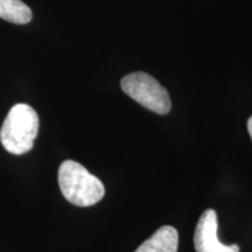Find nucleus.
I'll return each instance as SVG.
<instances>
[{"label": "nucleus", "instance_id": "f03ea898", "mask_svg": "<svg viewBox=\"0 0 252 252\" xmlns=\"http://www.w3.org/2000/svg\"><path fill=\"white\" fill-rule=\"evenodd\" d=\"M39 132V116L28 104H15L0 128V141L7 152L20 156L33 149Z\"/></svg>", "mask_w": 252, "mask_h": 252}, {"label": "nucleus", "instance_id": "20e7f679", "mask_svg": "<svg viewBox=\"0 0 252 252\" xmlns=\"http://www.w3.org/2000/svg\"><path fill=\"white\" fill-rule=\"evenodd\" d=\"M196 252H239L237 244L225 245L219 239V222L214 209H208L201 215L194 234Z\"/></svg>", "mask_w": 252, "mask_h": 252}, {"label": "nucleus", "instance_id": "7ed1b4c3", "mask_svg": "<svg viewBox=\"0 0 252 252\" xmlns=\"http://www.w3.org/2000/svg\"><path fill=\"white\" fill-rule=\"evenodd\" d=\"M122 90L141 105L158 115H167L172 109L168 91L151 75L143 71L123 77Z\"/></svg>", "mask_w": 252, "mask_h": 252}, {"label": "nucleus", "instance_id": "f257e3e1", "mask_svg": "<svg viewBox=\"0 0 252 252\" xmlns=\"http://www.w3.org/2000/svg\"><path fill=\"white\" fill-rule=\"evenodd\" d=\"M59 186L63 196L77 207L94 206L105 194L102 181L74 160H65L60 166Z\"/></svg>", "mask_w": 252, "mask_h": 252}, {"label": "nucleus", "instance_id": "39448f33", "mask_svg": "<svg viewBox=\"0 0 252 252\" xmlns=\"http://www.w3.org/2000/svg\"><path fill=\"white\" fill-rule=\"evenodd\" d=\"M179 245L178 230L163 225L157 230L134 252H176Z\"/></svg>", "mask_w": 252, "mask_h": 252}, {"label": "nucleus", "instance_id": "0eeeda50", "mask_svg": "<svg viewBox=\"0 0 252 252\" xmlns=\"http://www.w3.org/2000/svg\"><path fill=\"white\" fill-rule=\"evenodd\" d=\"M248 130H249V133H250V137L252 139V117L249 118V121H248Z\"/></svg>", "mask_w": 252, "mask_h": 252}, {"label": "nucleus", "instance_id": "423d86ee", "mask_svg": "<svg viewBox=\"0 0 252 252\" xmlns=\"http://www.w3.org/2000/svg\"><path fill=\"white\" fill-rule=\"evenodd\" d=\"M0 18L12 24L25 25L32 20V11L21 0H0Z\"/></svg>", "mask_w": 252, "mask_h": 252}]
</instances>
